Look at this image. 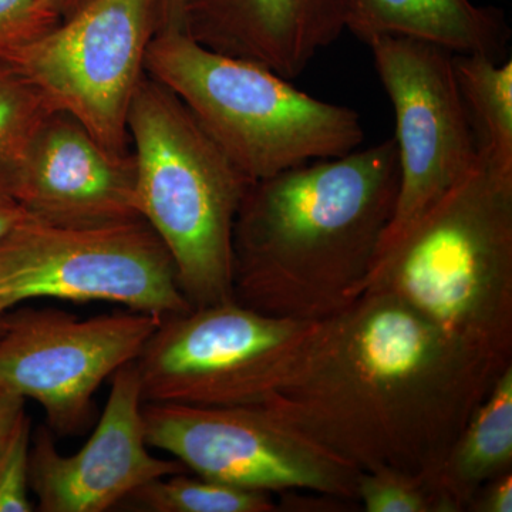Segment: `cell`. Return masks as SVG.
I'll return each mask as SVG.
<instances>
[{
    "instance_id": "1",
    "label": "cell",
    "mask_w": 512,
    "mask_h": 512,
    "mask_svg": "<svg viewBox=\"0 0 512 512\" xmlns=\"http://www.w3.org/2000/svg\"><path fill=\"white\" fill-rule=\"evenodd\" d=\"M510 365L399 296L367 291L320 320L288 379L248 406L360 473L426 481Z\"/></svg>"
},
{
    "instance_id": "2",
    "label": "cell",
    "mask_w": 512,
    "mask_h": 512,
    "mask_svg": "<svg viewBox=\"0 0 512 512\" xmlns=\"http://www.w3.org/2000/svg\"><path fill=\"white\" fill-rule=\"evenodd\" d=\"M394 138L254 181L232 232L234 301L316 322L359 298L392 220Z\"/></svg>"
},
{
    "instance_id": "3",
    "label": "cell",
    "mask_w": 512,
    "mask_h": 512,
    "mask_svg": "<svg viewBox=\"0 0 512 512\" xmlns=\"http://www.w3.org/2000/svg\"><path fill=\"white\" fill-rule=\"evenodd\" d=\"M367 291L393 293L448 332L512 360V174L480 161L377 256Z\"/></svg>"
},
{
    "instance_id": "4",
    "label": "cell",
    "mask_w": 512,
    "mask_h": 512,
    "mask_svg": "<svg viewBox=\"0 0 512 512\" xmlns=\"http://www.w3.org/2000/svg\"><path fill=\"white\" fill-rule=\"evenodd\" d=\"M137 208L192 309L234 301L232 232L251 184L170 89L144 74L127 116Z\"/></svg>"
},
{
    "instance_id": "5",
    "label": "cell",
    "mask_w": 512,
    "mask_h": 512,
    "mask_svg": "<svg viewBox=\"0 0 512 512\" xmlns=\"http://www.w3.org/2000/svg\"><path fill=\"white\" fill-rule=\"evenodd\" d=\"M144 66L251 183L345 156L365 138L357 111L315 99L258 64L205 49L184 32H157Z\"/></svg>"
},
{
    "instance_id": "6",
    "label": "cell",
    "mask_w": 512,
    "mask_h": 512,
    "mask_svg": "<svg viewBox=\"0 0 512 512\" xmlns=\"http://www.w3.org/2000/svg\"><path fill=\"white\" fill-rule=\"evenodd\" d=\"M319 322L274 318L235 301L165 316L136 359L143 400L259 402L295 370Z\"/></svg>"
},
{
    "instance_id": "7",
    "label": "cell",
    "mask_w": 512,
    "mask_h": 512,
    "mask_svg": "<svg viewBox=\"0 0 512 512\" xmlns=\"http://www.w3.org/2000/svg\"><path fill=\"white\" fill-rule=\"evenodd\" d=\"M36 298L120 303L161 318L192 309L170 252L143 218L67 228L28 215L0 242V305Z\"/></svg>"
},
{
    "instance_id": "8",
    "label": "cell",
    "mask_w": 512,
    "mask_h": 512,
    "mask_svg": "<svg viewBox=\"0 0 512 512\" xmlns=\"http://www.w3.org/2000/svg\"><path fill=\"white\" fill-rule=\"evenodd\" d=\"M160 28V0H90L70 18L2 53L55 111L79 120L111 153L127 154V116Z\"/></svg>"
},
{
    "instance_id": "9",
    "label": "cell",
    "mask_w": 512,
    "mask_h": 512,
    "mask_svg": "<svg viewBox=\"0 0 512 512\" xmlns=\"http://www.w3.org/2000/svg\"><path fill=\"white\" fill-rule=\"evenodd\" d=\"M367 46L396 116L400 170L396 207L379 256L473 173L480 157L454 73V53L402 36L376 37Z\"/></svg>"
},
{
    "instance_id": "10",
    "label": "cell",
    "mask_w": 512,
    "mask_h": 512,
    "mask_svg": "<svg viewBox=\"0 0 512 512\" xmlns=\"http://www.w3.org/2000/svg\"><path fill=\"white\" fill-rule=\"evenodd\" d=\"M148 446L207 480L249 490H306L357 500L360 471L333 460L252 406L143 403Z\"/></svg>"
},
{
    "instance_id": "11",
    "label": "cell",
    "mask_w": 512,
    "mask_h": 512,
    "mask_svg": "<svg viewBox=\"0 0 512 512\" xmlns=\"http://www.w3.org/2000/svg\"><path fill=\"white\" fill-rule=\"evenodd\" d=\"M161 320L131 309L83 320L56 309L8 315L0 387L39 403L56 434L80 433L92 421L101 383L140 356Z\"/></svg>"
},
{
    "instance_id": "12",
    "label": "cell",
    "mask_w": 512,
    "mask_h": 512,
    "mask_svg": "<svg viewBox=\"0 0 512 512\" xmlns=\"http://www.w3.org/2000/svg\"><path fill=\"white\" fill-rule=\"evenodd\" d=\"M111 377L106 409L77 453L60 454L49 427L39 429L30 443L29 485L37 510L109 511L148 481L188 471L180 461L148 451L136 360Z\"/></svg>"
},
{
    "instance_id": "13",
    "label": "cell",
    "mask_w": 512,
    "mask_h": 512,
    "mask_svg": "<svg viewBox=\"0 0 512 512\" xmlns=\"http://www.w3.org/2000/svg\"><path fill=\"white\" fill-rule=\"evenodd\" d=\"M133 153H111L63 111L50 114L33 141L13 197L30 218L90 228L140 220Z\"/></svg>"
},
{
    "instance_id": "14",
    "label": "cell",
    "mask_w": 512,
    "mask_h": 512,
    "mask_svg": "<svg viewBox=\"0 0 512 512\" xmlns=\"http://www.w3.org/2000/svg\"><path fill=\"white\" fill-rule=\"evenodd\" d=\"M349 0H185L184 33L293 80L346 30Z\"/></svg>"
},
{
    "instance_id": "15",
    "label": "cell",
    "mask_w": 512,
    "mask_h": 512,
    "mask_svg": "<svg viewBox=\"0 0 512 512\" xmlns=\"http://www.w3.org/2000/svg\"><path fill=\"white\" fill-rule=\"evenodd\" d=\"M346 30L366 45L380 36L412 37L495 62L505 60L511 40L504 10L471 0H349Z\"/></svg>"
},
{
    "instance_id": "16",
    "label": "cell",
    "mask_w": 512,
    "mask_h": 512,
    "mask_svg": "<svg viewBox=\"0 0 512 512\" xmlns=\"http://www.w3.org/2000/svg\"><path fill=\"white\" fill-rule=\"evenodd\" d=\"M512 365L471 416L447 460L426 480L444 512L468 510L488 481L511 471Z\"/></svg>"
},
{
    "instance_id": "17",
    "label": "cell",
    "mask_w": 512,
    "mask_h": 512,
    "mask_svg": "<svg viewBox=\"0 0 512 512\" xmlns=\"http://www.w3.org/2000/svg\"><path fill=\"white\" fill-rule=\"evenodd\" d=\"M461 97L481 163L512 174V62L453 55Z\"/></svg>"
},
{
    "instance_id": "18",
    "label": "cell",
    "mask_w": 512,
    "mask_h": 512,
    "mask_svg": "<svg viewBox=\"0 0 512 512\" xmlns=\"http://www.w3.org/2000/svg\"><path fill=\"white\" fill-rule=\"evenodd\" d=\"M120 505L148 512H271L278 510L266 491L249 490L184 473L148 481Z\"/></svg>"
},
{
    "instance_id": "19",
    "label": "cell",
    "mask_w": 512,
    "mask_h": 512,
    "mask_svg": "<svg viewBox=\"0 0 512 512\" xmlns=\"http://www.w3.org/2000/svg\"><path fill=\"white\" fill-rule=\"evenodd\" d=\"M52 113L35 84L0 59V195L13 197L33 141Z\"/></svg>"
},
{
    "instance_id": "20",
    "label": "cell",
    "mask_w": 512,
    "mask_h": 512,
    "mask_svg": "<svg viewBox=\"0 0 512 512\" xmlns=\"http://www.w3.org/2000/svg\"><path fill=\"white\" fill-rule=\"evenodd\" d=\"M357 501L367 512H444L423 478L389 470L360 474Z\"/></svg>"
},
{
    "instance_id": "21",
    "label": "cell",
    "mask_w": 512,
    "mask_h": 512,
    "mask_svg": "<svg viewBox=\"0 0 512 512\" xmlns=\"http://www.w3.org/2000/svg\"><path fill=\"white\" fill-rule=\"evenodd\" d=\"M30 443L32 421L25 414L0 453V512L35 510L29 498Z\"/></svg>"
},
{
    "instance_id": "22",
    "label": "cell",
    "mask_w": 512,
    "mask_h": 512,
    "mask_svg": "<svg viewBox=\"0 0 512 512\" xmlns=\"http://www.w3.org/2000/svg\"><path fill=\"white\" fill-rule=\"evenodd\" d=\"M59 23L40 6L39 0H0V55L25 45Z\"/></svg>"
},
{
    "instance_id": "23",
    "label": "cell",
    "mask_w": 512,
    "mask_h": 512,
    "mask_svg": "<svg viewBox=\"0 0 512 512\" xmlns=\"http://www.w3.org/2000/svg\"><path fill=\"white\" fill-rule=\"evenodd\" d=\"M470 511L477 512H511L512 511V476L511 471L493 478L477 491L471 501Z\"/></svg>"
},
{
    "instance_id": "24",
    "label": "cell",
    "mask_w": 512,
    "mask_h": 512,
    "mask_svg": "<svg viewBox=\"0 0 512 512\" xmlns=\"http://www.w3.org/2000/svg\"><path fill=\"white\" fill-rule=\"evenodd\" d=\"M26 414V399L0 387V453Z\"/></svg>"
},
{
    "instance_id": "25",
    "label": "cell",
    "mask_w": 512,
    "mask_h": 512,
    "mask_svg": "<svg viewBox=\"0 0 512 512\" xmlns=\"http://www.w3.org/2000/svg\"><path fill=\"white\" fill-rule=\"evenodd\" d=\"M28 217V212L12 195H0V242Z\"/></svg>"
},
{
    "instance_id": "26",
    "label": "cell",
    "mask_w": 512,
    "mask_h": 512,
    "mask_svg": "<svg viewBox=\"0 0 512 512\" xmlns=\"http://www.w3.org/2000/svg\"><path fill=\"white\" fill-rule=\"evenodd\" d=\"M185 0H160V28L158 32H184Z\"/></svg>"
},
{
    "instance_id": "27",
    "label": "cell",
    "mask_w": 512,
    "mask_h": 512,
    "mask_svg": "<svg viewBox=\"0 0 512 512\" xmlns=\"http://www.w3.org/2000/svg\"><path fill=\"white\" fill-rule=\"evenodd\" d=\"M90 0H39L40 6L50 15L62 20L70 18Z\"/></svg>"
},
{
    "instance_id": "28",
    "label": "cell",
    "mask_w": 512,
    "mask_h": 512,
    "mask_svg": "<svg viewBox=\"0 0 512 512\" xmlns=\"http://www.w3.org/2000/svg\"><path fill=\"white\" fill-rule=\"evenodd\" d=\"M6 316H8V311H5V309L2 308V305H0V335H2L3 330H5Z\"/></svg>"
}]
</instances>
